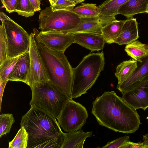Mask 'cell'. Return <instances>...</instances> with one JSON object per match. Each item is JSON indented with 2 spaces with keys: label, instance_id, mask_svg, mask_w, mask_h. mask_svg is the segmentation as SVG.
<instances>
[{
  "label": "cell",
  "instance_id": "cell-10",
  "mask_svg": "<svg viewBox=\"0 0 148 148\" xmlns=\"http://www.w3.org/2000/svg\"><path fill=\"white\" fill-rule=\"evenodd\" d=\"M33 33L36 40L48 48L64 53L66 49L75 43L73 34L55 30L39 32L34 28Z\"/></svg>",
  "mask_w": 148,
  "mask_h": 148
},
{
  "label": "cell",
  "instance_id": "cell-5",
  "mask_svg": "<svg viewBox=\"0 0 148 148\" xmlns=\"http://www.w3.org/2000/svg\"><path fill=\"white\" fill-rule=\"evenodd\" d=\"M31 90L32 95L30 105H35L56 119L64 106L71 98L49 82Z\"/></svg>",
  "mask_w": 148,
  "mask_h": 148
},
{
  "label": "cell",
  "instance_id": "cell-37",
  "mask_svg": "<svg viewBox=\"0 0 148 148\" xmlns=\"http://www.w3.org/2000/svg\"><path fill=\"white\" fill-rule=\"evenodd\" d=\"M73 3L75 5L82 3L85 0H69Z\"/></svg>",
  "mask_w": 148,
  "mask_h": 148
},
{
  "label": "cell",
  "instance_id": "cell-7",
  "mask_svg": "<svg viewBox=\"0 0 148 148\" xmlns=\"http://www.w3.org/2000/svg\"><path fill=\"white\" fill-rule=\"evenodd\" d=\"M0 20L6 34L7 59L18 56L29 52L30 37L28 33L2 12H0Z\"/></svg>",
  "mask_w": 148,
  "mask_h": 148
},
{
  "label": "cell",
  "instance_id": "cell-29",
  "mask_svg": "<svg viewBox=\"0 0 148 148\" xmlns=\"http://www.w3.org/2000/svg\"><path fill=\"white\" fill-rule=\"evenodd\" d=\"M75 5L73 3L69 0H58L50 6L52 11L59 10L73 11Z\"/></svg>",
  "mask_w": 148,
  "mask_h": 148
},
{
  "label": "cell",
  "instance_id": "cell-4",
  "mask_svg": "<svg viewBox=\"0 0 148 148\" xmlns=\"http://www.w3.org/2000/svg\"><path fill=\"white\" fill-rule=\"evenodd\" d=\"M105 64L104 53L102 51L86 56L78 65L73 69L71 98L78 97L87 92L103 70Z\"/></svg>",
  "mask_w": 148,
  "mask_h": 148
},
{
  "label": "cell",
  "instance_id": "cell-21",
  "mask_svg": "<svg viewBox=\"0 0 148 148\" xmlns=\"http://www.w3.org/2000/svg\"><path fill=\"white\" fill-rule=\"evenodd\" d=\"M137 67V62L133 59L124 61L118 65L115 73L117 78L118 84L125 81Z\"/></svg>",
  "mask_w": 148,
  "mask_h": 148
},
{
  "label": "cell",
  "instance_id": "cell-34",
  "mask_svg": "<svg viewBox=\"0 0 148 148\" xmlns=\"http://www.w3.org/2000/svg\"><path fill=\"white\" fill-rule=\"evenodd\" d=\"M132 148H145V146L143 142H139L138 143H133Z\"/></svg>",
  "mask_w": 148,
  "mask_h": 148
},
{
  "label": "cell",
  "instance_id": "cell-26",
  "mask_svg": "<svg viewBox=\"0 0 148 148\" xmlns=\"http://www.w3.org/2000/svg\"><path fill=\"white\" fill-rule=\"evenodd\" d=\"M18 57L7 59L0 64V79L3 81H8V77L13 70Z\"/></svg>",
  "mask_w": 148,
  "mask_h": 148
},
{
  "label": "cell",
  "instance_id": "cell-11",
  "mask_svg": "<svg viewBox=\"0 0 148 148\" xmlns=\"http://www.w3.org/2000/svg\"><path fill=\"white\" fill-rule=\"evenodd\" d=\"M116 19L115 17L101 15L94 17H80L78 25L74 29L66 32L72 34L87 32L102 34L103 27Z\"/></svg>",
  "mask_w": 148,
  "mask_h": 148
},
{
  "label": "cell",
  "instance_id": "cell-36",
  "mask_svg": "<svg viewBox=\"0 0 148 148\" xmlns=\"http://www.w3.org/2000/svg\"><path fill=\"white\" fill-rule=\"evenodd\" d=\"M133 142L130 141L126 143L123 145L121 148H132Z\"/></svg>",
  "mask_w": 148,
  "mask_h": 148
},
{
  "label": "cell",
  "instance_id": "cell-3",
  "mask_svg": "<svg viewBox=\"0 0 148 148\" xmlns=\"http://www.w3.org/2000/svg\"><path fill=\"white\" fill-rule=\"evenodd\" d=\"M36 41L49 82L71 98L73 68L67 57L64 53L51 49Z\"/></svg>",
  "mask_w": 148,
  "mask_h": 148
},
{
  "label": "cell",
  "instance_id": "cell-12",
  "mask_svg": "<svg viewBox=\"0 0 148 148\" xmlns=\"http://www.w3.org/2000/svg\"><path fill=\"white\" fill-rule=\"evenodd\" d=\"M122 98L136 109L148 108V79L134 88L123 93Z\"/></svg>",
  "mask_w": 148,
  "mask_h": 148
},
{
  "label": "cell",
  "instance_id": "cell-8",
  "mask_svg": "<svg viewBox=\"0 0 148 148\" xmlns=\"http://www.w3.org/2000/svg\"><path fill=\"white\" fill-rule=\"evenodd\" d=\"M88 117L86 108L71 98L64 106L57 119L63 130L68 132L81 129Z\"/></svg>",
  "mask_w": 148,
  "mask_h": 148
},
{
  "label": "cell",
  "instance_id": "cell-23",
  "mask_svg": "<svg viewBox=\"0 0 148 148\" xmlns=\"http://www.w3.org/2000/svg\"><path fill=\"white\" fill-rule=\"evenodd\" d=\"M73 11L80 17H90L100 15L99 8L96 4L82 3L74 8Z\"/></svg>",
  "mask_w": 148,
  "mask_h": 148
},
{
  "label": "cell",
  "instance_id": "cell-25",
  "mask_svg": "<svg viewBox=\"0 0 148 148\" xmlns=\"http://www.w3.org/2000/svg\"><path fill=\"white\" fill-rule=\"evenodd\" d=\"M15 12L26 17L32 16L36 12L29 0H18Z\"/></svg>",
  "mask_w": 148,
  "mask_h": 148
},
{
  "label": "cell",
  "instance_id": "cell-40",
  "mask_svg": "<svg viewBox=\"0 0 148 148\" xmlns=\"http://www.w3.org/2000/svg\"><path fill=\"white\" fill-rule=\"evenodd\" d=\"M147 121H148V116L147 117Z\"/></svg>",
  "mask_w": 148,
  "mask_h": 148
},
{
  "label": "cell",
  "instance_id": "cell-6",
  "mask_svg": "<svg viewBox=\"0 0 148 148\" xmlns=\"http://www.w3.org/2000/svg\"><path fill=\"white\" fill-rule=\"evenodd\" d=\"M80 17L73 11H52L51 6L41 10L38 16L39 29L42 31L55 30L67 32L75 28Z\"/></svg>",
  "mask_w": 148,
  "mask_h": 148
},
{
  "label": "cell",
  "instance_id": "cell-33",
  "mask_svg": "<svg viewBox=\"0 0 148 148\" xmlns=\"http://www.w3.org/2000/svg\"><path fill=\"white\" fill-rule=\"evenodd\" d=\"M8 81H4L0 79V110H1V102L2 99L3 94L5 86Z\"/></svg>",
  "mask_w": 148,
  "mask_h": 148
},
{
  "label": "cell",
  "instance_id": "cell-24",
  "mask_svg": "<svg viewBox=\"0 0 148 148\" xmlns=\"http://www.w3.org/2000/svg\"><path fill=\"white\" fill-rule=\"evenodd\" d=\"M28 134L23 127H21L12 140L9 142L8 148H27Z\"/></svg>",
  "mask_w": 148,
  "mask_h": 148
},
{
  "label": "cell",
  "instance_id": "cell-17",
  "mask_svg": "<svg viewBox=\"0 0 148 148\" xmlns=\"http://www.w3.org/2000/svg\"><path fill=\"white\" fill-rule=\"evenodd\" d=\"M92 132H84L81 129L64 133V138L60 148H82L86 138L91 137Z\"/></svg>",
  "mask_w": 148,
  "mask_h": 148
},
{
  "label": "cell",
  "instance_id": "cell-13",
  "mask_svg": "<svg viewBox=\"0 0 148 148\" xmlns=\"http://www.w3.org/2000/svg\"><path fill=\"white\" fill-rule=\"evenodd\" d=\"M148 79V56L137 64V68L125 81L117 84V88L123 93L134 88Z\"/></svg>",
  "mask_w": 148,
  "mask_h": 148
},
{
  "label": "cell",
  "instance_id": "cell-27",
  "mask_svg": "<svg viewBox=\"0 0 148 148\" xmlns=\"http://www.w3.org/2000/svg\"><path fill=\"white\" fill-rule=\"evenodd\" d=\"M15 120L12 114H2L0 115V136L8 133Z\"/></svg>",
  "mask_w": 148,
  "mask_h": 148
},
{
  "label": "cell",
  "instance_id": "cell-20",
  "mask_svg": "<svg viewBox=\"0 0 148 148\" xmlns=\"http://www.w3.org/2000/svg\"><path fill=\"white\" fill-rule=\"evenodd\" d=\"M125 51L133 60L141 62L148 56V45L136 40L127 45L125 47Z\"/></svg>",
  "mask_w": 148,
  "mask_h": 148
},
{
  "label": "cell",
  "instance_id": "cell-22",
  "mask_svg": "<svg viewBox=\"0 0 148 148\" xmlns=\"http://www.w3.org/2000/svg\"><path fill=\"white\" fill-rule=\"evenodd\" d=\"M129 0H107L98 7L100 15L115 17L119 8Z\"/></svg>",
  "mask_w": 148,
  "mask_h": 148
},
{
  "label": "cell",
  "instance_id": "cell-35",
  "mask_svg": "<svg viewBox=\"0 0 148 148\" xmlns=\"http://www.w3.org/2000/svg\"><path fill=\"white\" fill-rule=\"evenodd\" d=\"M144 145L145 146V148H148V133L144 135L143 136Z\"/></svg>",
  "mask_w": 148,
  "mask_h": 148
},
{
  "label": "cell",
  "instance_id": "cell-15",
  "mask_svg": "<svg viewBox=\"0 0 148 148\" xmlns=\"http://www.w3.org/2000/svg\"><path fill=\"white\" fill-rule=\"evenodd\" d=\"M30 63L29 52L18 56L13 70L8 77V81L21 82L27 84Z\"/></svg>",
  "mask_w": 148,
  "mask_h": 148
},
{
  "label": "cell",
  "instance_id": "cell-38",
  "mask_svg": "<svg viewBox=\"0 0 148 148\" xmlns=\"http://www.w3.org/2000/svg\"><path fill=\"white\" fill-rule=\"evenodd\" d=\"M58 0H49L51 5L54 4Z\"/></svg>",
  "mask_w": 148,
  "mask_h": 148
},
{
  "label": "cell",
  "instance_id": "cell-1",
  "mask_svg": "<svg viewBox=\"0 0 148 148\" xmlns=\"http://www.w3.org/2000/svg\"><path fill=\"white\" fill-rule=\"evenodd\" d=\"M92 104L91 112L98 123L115 132L134 133L141 124L136 110L114 91H105Z\"/></svg>",
  "mask_w": 148,
  "mask_h": 148
},
{
  "label": "cell",
  "instance_id": "cell-18",
  "mask_svg": "<svg viewBox=\"0 0 148 148\" xmlns=\"http://www.w3.org/2000/svg\"><path fill=\"white\" fill-rule=\"evenodd\" d=\"M148 3V0H129L119 7L117 14L132 18L135 14L146 12Z\"/></svg>",
  "mask_w": 148,
  "mask_h": 148
},
{
  "label": "cell",
  "instance_id": "cell-2",
  "mask_svg": "<svg viewBox=\"0 0 148 148\" xmlns=\"http://www.w3.org/2000/svg\"><path fill=\"white\" fill-rule=\"evenodd\" d=\"M30 106L20 123L28 134L27 148H60L64 133L56 119L35 105Z\"/></svg>",
  "mask_w": 148,
  "mask_h": 148
},
{
  "label": "cell",
  "instance_id": "cell-14",
  "mask_svg": "<svg viewBox=\"0 0 148 148\" xmlns=\"http://www.w3.org/2000/svg\"><path fill=\"white\" fill-rule=\"evenodd\" d=\"M73 34L75 43L91 51L103 49L106 43L102 34L87 32Z\"/></svg>",
  "mask_w": 148,
  "mask_h": 148
},
{
  "label": "cell",
  "instance_id": "cell-31",
  "mask_svg": "<svg viewBox=\"0 0 148 148\" xmlns=\"http://www.w3.org/2000/svg\"><path fill=\"white\" fill-rule=\"evenodd\" d=\"M6 11L9 13L15 12L18 0H1Z\"/></svg>",
  "mask_w": 148,
  "mask_h": 148
},
{
  "label": "cell",
  "instance_id": "cell-39",
  "mask_svg": "<svg viewBox=\"0 0 148 148\" xmlns=\"http://www.w3.org/2000/svg\"><path fill=\"white\" fill-rule=\"evenodd\" d=\"M146 12L148 13V3L147 6Z\"/></svg>",
  "mask_w": 148,
  "mask_h": 148
},
{
  "label": "cell",
  "instance_id": "cell-30",
  "mask_svg": "<svg viewBox=\"0 0 148 148\" xmlns=\"http://www.w3.org/2000/svg\"><path fill=\"white\" fill-rule=\"evenodd\" d=\"M130 141L128 136H125L119 137L113 140L108 142L102 148H121L126 143Z\"/></svg>",
  "mask_w": 148,
  "mask_h": 148
},
{
  "label": "cell",
  "instance_id": "cell-9",
  "mask_svg": "<svg viewBox=\"0 0 148 148\" xmlns=\"http://www.w3.org/2000/svg\"><path fill=\"white\" fill-rule=\"evenodd\" d=\"M30 66L27 84L31 89L46 85L49 82L33 33L29 35Z\"/></svg>",
  "mask_w": 148,
  "mask_h": 148
},
{
  "label": "cell",
  "instance_id": "cell-32",
  "mask_svg": "<svg viewBox=\"0 0 148 148\" xmlns=\"http://www.w3.org/2000/svg\"><path fill=\"white\" fill-rule=\"evenodd\" d=\"M35 9V12L40 11L41 0H29Z\"/></svg>",
  "mask_w": 148,
  "mask_h": 148
},
{
  "label": "cell",
  "instance_id": "cell-16",
  "mask_svg": "<svg viewBox=\"0 0 148 148\" xmlns=\"http://www.w3.org/2000/svg\"><path fill=\"white\" fill-rule=\"evenodd\" d=\"M139 37L136 19L131 18L125 20L115 43L120 45H127L136 40Z\"/></svg>",
  "mask_w": 148,
  "mask_h": 148
},
{
  "label": "cell",
  "instance_id": "cell-28",
  "mask_svg": "<svg viewBox=\"0 0 148 148\" xmlns=\"http://www.w3.org/2000/svg\"><path fill=\"white\" fill-rule=\"evenodd\" d=\"M7 42L5 29L3 24L0 25V64L7 59Z\"/></svg>",
  "mask_w": 148,
  "mask_h": 148
},
{
  "label": "cell",
  "instance_id": "cell-19",
  "mask_svg": "<svg viewBox=\"0 0 148 148\" xmlns=\"http://www.w3.org/2000/svg\"><path fill=\"white\" fill-rule=\"evenodd\" d=\"M125 20H113L103 27L102 34L106 43L111 44L115 42L119 36Z\"/></svg>",
  "mask_w": 148,
  "mask_h": 148
}]
</instances>
